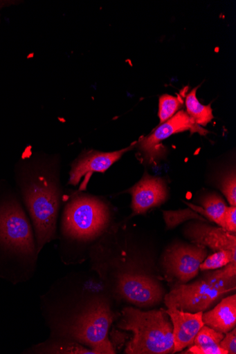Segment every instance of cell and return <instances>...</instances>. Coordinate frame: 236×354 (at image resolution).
Wrapping results in <instances>:
<instances>
[{
	"label": "cell",
	"mask_w": 236,
	"mask_h": 354,
	"mask_svg": "<svg viewBox=\"0 0 236 354\" xmlns=\"http://www.w3.org/2000/svg\"><path fill=\"white\" fill-rule=\"evenodd\" d=\"M16 174L40 254L47 244L58 238L57 220L64 200L60 157L33 154L23 160Z\"/></svg>",
	"instance_id": "1"
},
{
	"label": "cell",
	"mask_w": 236,
	"mask_h": 354,
	"mask_svg": "<svg viewBox=\"0 0 236 354\" xmlns=\"http://www.w3.org/2000/svg\"><path fill=\"white\" fill-rule=\"evenodd\" d=\"M117 327L133 333L127 344V354H167L173 353V325L165 310L143 311L124 308Z\"/></svg>",
	"instance_id": "2"
},
{
	"label": "cell",
	"mask_w": 236,
	"mask_h": 354,
	"mask_svg": "<svg viewBox=\"0 0 236 354\" xmlns=\"http://www.w3.org/2000/svg\"><path fill=\"white\" fill-rule=\"evenodd\" d=\"M0 250L19 261L30 277L39 253L30 219L13 194L0 201Z\"/></svg>",
	"instance_id": "3"
},
{
	"label": "cell",
	"mask_w": 236,
	"mask_h": 354,
	"mask_svg": "<svg viewBox=\"0 0 236 354\" xmlns=\"http://www.w3.org/2000/svg\"><path fill=\"white\" fill-rule=\"evenodd\" d=\"M65 201L60 221V247L73 242H89L104 235L111 221L109 207L104 201L81 194Z\"/></svg>",
	"instance_id": "4"
},
{
	"label": "cell",
	"mask_w": 236,
	"mask_h": 354,
	"mask_svg": "<svg viewBox=\"0 0 236 354\" xmlns=\"http://www.w3.org/2000/svg\"><path fill=\"white\" fill-rule=\"evenodd\" d=\"M235 290V278L220 279L213 272L189 284L179 283L164 297L167 308L197 313L211 308L228 293Z\"/></svg>",
	"instance_id": "5"
},
{
	"label": "cell",
	"mask_w": 236,
	"mask_h": 354,
	"mask_svg": "<svg viewBox=\"0 0 236 354\" xmlns=\"http://www.w3.org/2000/svg\"><path fill=\"white\" fill-rule=\"evenodd\" d=\"M114 295L120 299L139 307H149L163 299L161 286L155 280L131 271L120 272L112 277Z\"/></svg>",
	"instance_id": "6"
},
{
	"label": "cell",
	"mask_w": 236,
	"mask_h": 354,
	"mask_svg": "<svg viewBox=\"0 0 236 354\" xmlns=\"http://www.w3.org/2000/svg\"><path fill=\"white\" fill-rule=\"evenodd\" d=\"M208 256L206 247L194 245H176L167 250L163 257L166 272L186 283L199 273V266Z\"/></svg>",
	"instance_id": "7"
},
{
	"label": "cell",
	"mask_w": 236,
	"mask_h": 354,
	"mask_svg": "<svg viewBox=\"0 0 236 354\" xmlns=\"http://www.w3.org/2000/svg\"><path fill=\"white\" fill-rule=\"evenodd\" d=\"M136 145L137 142H134L127 148L112 152L84 151L72 164L67 185L77 186L84 178L80 191L86 189L93 174L105 173Z\"/></svg>",
	"instance_id": "8"
},
{
	"label": "cell",
	"mask_w": 236,
	"mask_h": 354,
	"mask_svg": "<svg viewBox=\"0 0 236 354\" xmlns=\"http://www.w3.org/2000/svg\"><path fill=\"white\" fill-rule=\"evenodd\" d=\"M187 131H190L191 134L197 133L201 136L209 133L205 128L196 124L187 112L180 111L172 118L157 127L152 134L141 138L139 148L149 160H152L159 156L163 140Z\"/></svg>",
	"instance_id": "9"
},
{
	"label": "cell",
	"mask_w": 236,
	"mask_h": 354,
	"mask_svg": "<svg viewBox=\"0 0 236 354\" xmlns=\"http://www.w3.org/2000/svg\"><path fill=\"white\" fill-rule=\"evenodd\" d=\"M126 192L131 196V208L134 215L143 214L151 208L161 205L167 196L164 180L147 174Z\"/></svg>",
	"instance_id": "10"
},
{
	"label": "cell",
	"mask_w": 236,
	"mask_h": 354,
	"mask_svg": "<svg viewBox=\"0 0 236 354\" xmlns=\"http://www.w3.org/2000/svg\"><path fill=\"white\" fill-rule=\"evenodd\" d=\"M185 235L197 245L209 247L213 251L224 250L236 252V235L221 227H214L206 223H190L185 228Z\"/></svg>",
	"instance_id": "11"
},
{
	"label": "cell",
	"mask_w": 236,
	"mask_h": 354,
	"mask_svg": "<svg viewBox=\"0 0 236 354\" xmlns=\"http://www.w3.org/2000/svg\"><path fill=\"white\" fill-rule=\"evenodd\" d=\"M165 312L171 318L173 325V353L180 352L193 344L196 335L205 326L202 320L204 312L189 313L175 307L168 308Z\"/></svg>",
	"instance_id": "12"
},
{
	"label": "cell",
	"mask_w": 236,
	"mask_h": 354,
	"mask_svg": "<svg viewBox=\"0 0 236 354\" xmlns=\"http://www.w3.org/2000/svg\"><path fill=\"white\" fill-rule=\"evenodd\" d=\"M204 324L210 328L226 334L236 326V296L224 298L215 308L202 314Z\"/></svg>",
	"instance_id": "13"
},
{
	"label": "cell",
	"mask_w": 236,
	"mask_h": 354,
	"mask_svg": "<svg viewBox=\"0 0 236 354\" xmlns=\"http://www.w3.org/2000/svg\"><path fill=\"white\" fill-rule=\"evenodd\" d=\"M224 334L217 332L207 326L201 328L196 335L193 344L183 353L190 354H228L220 346Z\"/></svg>",
	"instance_id": "14"
},
{
	"label": "cell",
	"mask_w": 236,
	"mask_h": 354,
	"mask_svg": "<svg viewBox=\"0 0 236 354\" xmlns=\"http://www.w3.org/2000/svg\"><path fill=\"white\" fill-rule=\"evenodd\" d=\"M28 352L40 354H96L91 349L79 343L52 337L33 346Z\"/></svg>",
	"instance_id": "15"
},
{
	"label": "cell",
	"mask_w": 236,
	"mask_h": 354,
	"mask_svg": "<svg viewBox=\"0 0 236 354\" xmlns=\"http://www.w3.org/2000/svg\"><path fill=\"white\" fill-rule=\"evenodd\" d=\"M189 207L208 218L210 221L216 223L219 227L224 229V218L227 205L224 199L217 194L207 196L202 199L201 204L202 207L185 203Z\"/></svg>",
	"instance_id": "16"
},
{
	"label": "cell",
	"mask_w": 236,
	"mask_h": 354,
	"mask_svg": "<svg viewBox=\"0 0 236 354\" xmlns=\"http://www.w3.org/2000/svg\"><path fill=\"white\" fill-rule=\"evenodd\" d=\"M198 86L192 89L186 96L185 106L187 113L198 125L206 127L214 119L211 105L205 106L199 103L197 98Z\"/></svg>",
	"instance_id": "17"
},
{
	"label": "cell",
	"mask_w": 236,
	"mask_h": 354,
	"mask_svg": "<svg viewBox=\"0 0 236 354\" xmlns=\"http://www.w3.org/2000/svg\"><path fill=\"white\" fill-rule=\"evenodd\" d=\"M183 101L181 97H176L168 94L160 96L158 104V117L160 124L172 118L182 107Z\"/></svg>",
	"instance_id": "18"
},
{
	"label": "cell",
	"mask_w": 236,
	"mask_h": 354,
	"mask_svg": "<svg viewBox=\"0 0 236 354\" xmlns=\"http://www.w3.org/2000/svg\"><path fill=\"white\" fill-rule=\"evenodd\" d=\"M232 262L236 263V252L228 250L217 251L201 263L199 270L201 271L218 270Z\"/></svg>",
	"instance_id": "19"
},
{
	"label": "cell",
	"mask_w": 236,
	"mask_h": 354,
	"mask_svg": "<svg viewBox=\"0 0 236 354\" xmlns=\"http://www.w3.org/2000/svg\"><path fill=\"white\" fill-rule=\"evenodd\" d=\"M163 216L167 229H172L176 227L179 223L190 218H197L202 221H206L204 218L201 217L197 212L193 209L163 212Z\"/></svg>",
	"instance_id": "20"
},
{
	"label": "cell",
	"mask_w": 236,
	"mask_h": 354,
	"mask_svg": "<svg viewBox=\"0 0 236 354\" xmlns=\"http://www.w3.org/2000/svg\"><path fill=\"white\" fill-rule=\"evenodd\" d=\"M221 191L230 205L236 207V178L235 173L227 176L223 180Z\"/></svg>",
	"instance_id": "21"
},
{
	"label": "cell",
	"mask_w": 236,
	"mask_h": 354,
	"mask_svg": "<svg viewBox=\"0 0 236 354\" xmlns=\"http://www.w3.org/2000/svg\"><path fill=\"white\" fill-rule=\"evenodd\" d=\"M224 229L226 231L235 234L236 232V207L230 206L227 207L224 218Z\"/></svg>",
	"instance_id": "22"
},
{
	"label": "cell",
	"mask_w": 236,
	"mask_h": 354,
	"mask_svg": "<svg viewBox=\"0 0 236 354\" xmlns=\"http://www.w3.org/2000/svg\"><path fill=\"white\" fill-rule=\"evenodd\" d=\"M220 342V346L227 351L228 354L236 353V330L233 328L230 332L225 334Z\"/></svg>",
	"instance_id": "23"
}]
</instances>
